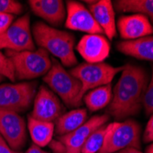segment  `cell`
<instances>
[{
  "label": "cell",
  "instance_id": "obj_1",
  "mask_svg": "<svg viewBox=\"0 0 153 153\" xmlns=\"http://www.w3.org/2000/svg\"><path fill=\"white\" fill-rule=\"evenodd\" d=\"M149 82V76L142 67L131 63L124 65L107 106V115L121 120L140 113Z\"/></svg>",
  "mask_w": 153,
  "mask_h": 153
},
{
  "label": "cell",
  "instance_id": "obj_2",
  "mask_svg": "<svg viewBox=\"0 0 153 153\" xmlns=\"http://www.w3.org/2000/svg\"><path fill=\"white\" fill-rule=\"evenodd\" d=\"M32 34L37 45L51 53L61 61L62 65L72 67L77 63L74 51L75 39L71 33L59 30L39 21L32 27Z\"/></svg>",
  "mask_w": 153,
  "mask_h": 153
},
{
  "label": "cell",
  "instance_id": "obj_3",
  "mask_svg": "<svg viewBox=\"0 0 153 153\" xmlns=\"http://www.w3.org/2000/svg\"><path fill=\"white\" fill-rule=\"evenodd\" d=\"M7 57L11 61L16 80H32L45 75L51 67L49 52L44 49L36 51H7Z\"/></svg>",
  "mask_w": 153,
  "mask_h": 153
},
{
  "label": "cell",
  "instance_id": "obj_4",
  "mask_svg": "<svg viewBox=\"0 0 153 153\" xmlns=\"http://www.w3.org/2000/svg\"><path fill=\"white\" fill-rule=\"evenodd\" d=\"M43 81L54 94H57L68 107H77L82 105L80 81L67 72L55 58L51 59V67L44 75Z\"/></svg>",
  "mask_w": 153,
  "mask_h": 153
},
{
  "label": "cell",
  "instance_id": "obj_5",
  "mask_svg": "<svg viewBox=\"0 0 153 153\" xmlns=\"http://www.w3.org/2000/svg\"><path fill=\"white\" fill-rule=\"evenodd\" d=\"M140 125L135 120L109 124L103 147L97 153H115L127 148L140 149Z\"/></svg>",
  "mask_w": 153,
  "mask_h": 153
},
{
  "label": "cell",
  "instance_id": "obj_6",
  "mask_svg": "<svg viewBox=\"0 0 153 153\" xmlns=\"http://www.w3.org/2000/svg\"><path fill=\"white\" fill-rule=\"evenodd\" d=\"M122 70L123 66L114 67L105 62H83L72 68L70 74L81 82L82 91L80 94V99L82 100L87 92L97 87L110 85L116 74L122 72Z\"/></svg>",
  "mask_w": 153,
  "mask_h": 153
},
{
  "label": "cell",
  "instance_id": "obj_7",
  "mask_svg": "<svg viewBox=\"0 0 153 153\" xmlns=\"http://www.w3.org/2000/svg\"><path fill=\"white\" fill-rule=\"evenodd\" d=\"M36 94V82H22L0 85V110L25 112Z\"/></svg>",
  "mask_w": 153,
  "mask_h": 153
},
{
  "label": "cell",
  "instance_id": "obj_8",
  "mask_svg": "<svg viewBox=\"0 0 153 153\" xmlns=\"http://www.w3.org/2000/svg\"><path fill=\"white\" fill-rule=\"evenodd\" d=\"M2 49L14 51H35L29 15L19 18L5 32L0 34V50Z\"/></svg>",
  "mask_w": 153,
  "mask_h": 153
},
{
  "label": "cell",
  "instance_id": "obj_9",
  "mask_svg": "<svg viewBox=\"0 0 153 153\" xmlns=\"http://www.w3.org/2000/svg\"><path fill=\"white\" fill-rule=\"evenodd\" d=\"M0 135L13 150L22 149L27 141L24 118L14 111L0 110Z\"/></svg>",
  "mask_w": 153,
  "mask_h": 153
},
{
  "label": "cell",
  "instance_id": "obj_10",
  "mask_svg": "<svg viewBox=\"0 0 153 153\" xmlns=\"http://www.w3.org/2000/svg\"><path fill=\"white\" fill-rule=\"evenodd\" d=\"M63 105L58 96L44 85H41L34 97L31 117L35 119L54 122L63 113Z\"/></svg>",
  "mask_w": 153,
  "mask_h": 153
},
{
  "label": "cell",
  "instance_id": "obj_11",
  "mask_svg": "<svg viewBox=\"0 0 153 153\" xmlns=\"http://www.w3.org/2000/svg\"><path fill=\"white\" fill-rule=\"evenodd\" d=\"M68 30L86 32L87 34H104L89 9L77 1L66 2V21Z\"/></svg>",
  "mask_w": 153,
  "mask_h": 153
},
{
  "label": "cell",
  "instance_id": "obj_12",
  "mask_svg": "<svg viewBox=\"0 0 153 153\" xmlns=\"http://www.w3.org/2000/svg\"><path fill=\"white\" fill-rule=\"evenodd\" d=\"M108 120L109 116L107 114L94 116L72 133L58 136L57 140L65 147V153H81L82 148L89 136L94 130L105 125Z\"/></svg>",
  "mask_w": 153,
  "mask_h": 153
},
{
  "label": "cell",
  "instance_id": "obj_13",
  "mask_svg": "<svg viewBox=\"0 0 153 153\" xmlns=\"http://www.w3.org/2000/svg\"><path fill=\"white\" fill-rule=\"evenodd\" d=\"M76 49L88 63H99L109 56V40L101 34H87L78 42Z\"/></svg>",
  "mask_w": 153,
  "mask_h": 153
},
{
  "label": "cell",
  "instance_id": "obj_14",
  "mask_svg": "<svg viewBox=\"0 0 153 153\" xmlns=\"http://www.w3.org/2000/svg\"><path fill=\"white\" fill-rule=\"evenodd\" d=\"M117 30L125 40H133L153 34V26L149 19L141 14L122 16L117 20Z\"/></svg>",
  "mask_w": 153,
  "mask_h": 153
},
{
  "label": "cell",
  "instance_id": "obj_15",
  "mask_svg": "<svg viewBox=\"0 0 153 153\" xmlns=\"http://www.w3.org/2000/svg\"><path fill=\"white\" fill-rule=\"evenodd\" d=\"M85 2L89 5V11L96 23L104 31V34L106 35L107 39H113L117 34V24L113 3L109 0Z\"/></svg>",
  "mask_w": 153,
  "mask_h": 153
},
{
  "label": "cell",
  "instance_id": "obj_16",
  "mask_svg": "<svg viewBox=\"0 0 153 153\" xmlns=\"http://www.w3.org/2000/svg\"><path fill=\"white\" fill-rule=\"evenodd\" d=\"M32 12L54 27L62 25L66 9L62 0H30L27 2Z\"/></svg>",
  "mask_w": 153,
  "mask_h": 153
},
{
  "label": "cell",
  "instance_id": "obj_17",
  "mask_svg": "<svg viewBox=\"0 0 153 153\" xmlns=\"http://www.w3.org/2000/svg\"><path fill=\"white\" fill-rule=\"evenodd\" d=\"M117 49L128 56L153 62V36L133 40H122L117 44Z\"/></svg>",
  "mask_w": 153,
  "mask_h": 153
},
{
  "label": "cell",
  "instance_id": "obj_18",
  "mask_svg": "<svg viewBox=\"0 0 153 153\" xmlns=\"http://www.w3.org/2000/svg\"><path fill=\"white\" fill-rule=\"evenodd\" d=\"M87 111L85 108L74 109L65 114H62L55 121V132L57 136H64L72 133L87 120Z\"/></svg>",
  "mask_w": 153,
  "mask_h": 153
},
{
  "label": "cell",
  "instance_id": "obj_19",
  "mask_svg": "<svg viewBox=\"0 0 153 153\" xmlns=\"http://www.w3.org/2000/svg\"><path fill=\"white\" fill-rule=\"evenodd\" d=\"M27 128L35 145L39 147H45L51 142L55 130L54 123L38 120L33 118L31 116H29Z\"/></svg>",
  "mask_w": 153,
  "mask_h": 153
},
{
  "label": "cell",
  "instance_id": "obj_20",
  "mask_svg": "<svg viewBox=\"0 0 153 153\" xmlns=\"http://www.w3.org/2000/svg\"><path fill=\"white\" fill-rule=\"evenodd\" d=\"M112 97L113 90L110 83V85H103L87 92L82 99L89 111L95 112V111L108 106V105L112 101Z\"/></svg>",
  "mask_w": 153,
  "mask_h": 153
},
{
  "label": "cell",
  "instance_id": "obj_21",
  "mask_svg": "<svg viewBox=\"0 0 153 153\" xmlns=\"http://www.w3.org/2000/svg\"><path fill=\"white\" fill-rule=\"evenodd\" d=\"M113 6L119 12L141 14L153 22V0H117Z\"/></svg>",
  "mask_w": 153,
  "mask_h": 153
},
{
  "label": "cell",
  "instance_id": "obj_22",
  "mask_svg": "<svg viewBox=\"0 0 153 153\" xmlns=\"http://www.w3.org/2000/svg\"><path fill=\"white\" fill-rule=\"evenodd\" d=\"M109 129V124L104 125L94 130L83 144L81 153H97L104 145L105 137Z\"/></svg>",
  "mask_w": 153,
  "mask_h": 153
},
{
  "label": "cell",
  "instance_id": "obj_23",
  "mask_svg": "<svg viewBox=\"0 0 153 153\" xmlns=\"http://www.w3.org/2000/svg\"><path fill=\"white\" fill-rule=\"evenodd\" d=\"M0 76L7 77L12 82L16 80L15 72H14L11 61L1 51H0Z\"/></svg>",
  "mask_w": 153,
  "mask_h": 153
},
{
  "label": "cell",
  "instance_id": "obj_24",
  "mask_svg": "<svg viewBox=\"0 0 153 153\" xmlns=\"http://www.w3.org/2000/svg\"><path fill=\"white\" fill-rule=\"evenodd\" d=\"M142 106L144 107L145 113L147 116L153 115V68H152L151 77L149 79L148 87L146 89V92L143 97Z\"/></svg>",
  "mask_w": 153,
  "mask_h": 153
},
{
  "label": "cell",
  "instance_id": "obj_25",
  "mask_svg": "<svg viewBox=\"0 0 153 153\" xmlns=\"http://www.w3.org/2000/svg\"><path fill=\"white\" fill-rule=\"evenodd\" d=\"M22 5L14 0H0V13L2 14H20L22 12Z\"/></svg>",
  "mask_w": 153,
  "mask_h": 153
},
{
  "label": "cell",
  "instance_id": "obj_26",
  "mask_svg": "<svg viewBox=\"0 0 153 153\" xmlns=\"http://www.w3.org/2000/svg\"><path fill=\"white\" fill-rule=\"evenodd\" d=\"M14 15L0 13V34L5 32L13 23Z\"/></svg>",
  "mask_w": 153,
  "mask_h": 153
},
{
  "label": "cell",
  "instance_id": "obj_27",
  "mask_svg": "<svg viewBox=\"0 0 153 153\" xmlns=\"http://www.w3.org/2000/svg\"><path fill=\"white\" fill-rule=\"evenodd\" d=\"M144 142H152L153 141V115L150 116V118L147 124L144 134H143Z\"/></svg>",
  "mask_w": 153,
  "mask_h": 153
},
{
  "label": "cell",
  "instance_id": "obj_28",
  "mask_svg": "<svg viewBox=\"0 0 153 153\" xmlns=\"http://www.w3.org/2000/svg\"><path fill=\"white\" fill-rule=\"evenodd\" d=\"M49 145H50V148L52 149L53 153H65V147L58 140H51V142Z\"/></svg>",
  "mask_w": 153,
  "mask_h": 153
},
{
  "label": "cell",
  "instance_id": "obj_29",
  "mask_svg": "<svg viewBox=\"0 0 153 153\" xmlns=\"http://www.w3.org/2000/svg\"><path fill=\"white\" fill-rule=\"evenodd\" d=\"M26 153H49V152L48 151H45L43 149H41L40 147L33 144V145H31L29 148V149L26 151Z\"/></svg>",
  "mask_w": 153,
  "mask_h": 153
},
{
  "label": "cell",
  "instance_id": "obj_30",
  "mask_svg": "<svg viewBox=\"0 0 153 153\" xmlns=\"http://www.w3.org/2000/svg\"><path fill=\"white\" fill-rule=\"evenodd\" d=\"M0 153H21L20 151H16V150H13L5 141L3 143V145L0 148Z\"/></svg>",
  "mask_w": 153,
  "mask_h": 153
},
{
  "label": "cell",
  "instance_id": "obj_31",
  "mask_svg": "<svg viewBox=\"0 0 153 153\" xmlns=\"http://www.w3.org/2000/svg\"><path fill=\"white\" fill-rule=\"evenodd\" d=\"M115 153H142V152L140 149H135V148H127V149H124L119 150Z\"/></svg>",
  "mask_w": 153,
  "mask_h": 153
},
{
  "label": "cell",
  "instance_id": "obj_32",
  "mask_svg": "<svg viewBox=\"0 0 153 153\" xmlns=\"http://www.w3.org/2000/svg\"><path fill=\"white\" fill-rule=\"evenodd\" d=\"M146 153H153V143L146 149Z\"/></svg>",
  "mask_w": 153,
  "mask_h": 153
},
{
  "label": "cell",
  "instance_id": "obj_33",
  "mask_svg": "<svg viewBox=\"0 0 153 153\" xmlns=\"http://www.w3.org/2000/svg\"><path fill=\"white\" fill-rule=\"evenodd\" d=\"M5 142V140L3 138V137L0 135V148H1V146L3 145V143Z\"/></svg>",
  "mask_w": 153,
  "mask_h": 153
},
{
  "label": "cell",
  "instance_id": "obj_34",
  "mask_svg": "<svg viewBox=\"0 0 153 153\" xmlns=\"http://www.w3.org/2000/svg\"><path fill=\"white\" fill-rule=\"evenodd\" d=\"M4 80V77H2V76H0V82H1L2 81Z\"/></svg>",
  "mask_w": 153,
  "mask_h": 153
}]
</instances>
